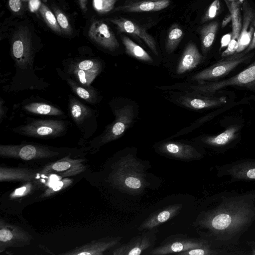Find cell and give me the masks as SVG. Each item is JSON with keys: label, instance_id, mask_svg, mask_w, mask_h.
Segmentation results:
<instances>
[{"label": "cell", "instance_id": "40", "mask_svg": "<svg viewBox=\"0 0 255 255\" xmlns=\"http://www.w3.org/2000/svg\"><path fill=\"white\" fill-rule=\"evenodd\" d=\"M238 48V40L232 38L227 48L222 53L221 57L223 58L234 54L236 53Z\"/></svg>", "mask_w": 255, "mask_h": 255}, {"label": "cell", "instance_id": "32", "mask_svg": "<svg viewBox=\"0 0 255 255\" xmlns=\"http://www.w3.org/2000/svg\"><path fill=\"white\" fill-rule=\"evenodd\" d=\"M183 36V31L177 24L170 27L168 33L165 45V49L168 54L174 52L181 41Z\"/></svg>", "mask_w": 255, "mask_h": 255}, {"label": "cell", "instance_id": "25", "mask_svg": "<svg viewBox=\"0 0 255 255\" xmlns=\"http://www.w3.org/2000/svg\"><path fill=\"white\" fill-rule=\"evenodd\" d=\"M182 208L181 204L165 207L151 214L140 225V231L152 230L177 215Z\"/></svg>", "mask_w": 255, "mask_h": 255}, {"label": "cell", "instance_id": "42", "mask_svg": "<svg viewBox=\"0 0 255 255\" xmlns=\"http://www.w3.org/2000/svg\"><path fill=\"white\" fill-rule=\"evenodd\" d=\"M8 5L10 9L14 12H18L21 7L20 0H9Z\"/></svg>", "mask_w": 255, "mask_h": 255}, {"label": "cell", "instance_id": "28", "mask_svg": "<svg viewBox=\"0 0 255 255\" xmlns=\"http://www.w3.org/2000/svg\"><path fill=\"white\" fill-rule=\"evenodd\" d=\"M37 173L29 169L9 166L0 167V181H27L35 180Z\"/></svg>", "mask_w": 255, "mask_h": 255}, {"label": "cell", "instance_id": "15", "mask_svg": "<svg viewBox=\"0 0 255 255\" xmlns=\"http://www.w3.org/2000/svg\"><path fill=\"white\" fill-rule=\"evenodd\" d=\"M32 236L22 228L0 220V252L9 248L22 247L30 244Z\"/></svg>", "mask_w": 255, "mask_h": 255}, {"label": "cell", "instance_id": "19", "mask_svg": "<svg viewBox=\"0 0 255 255\" xmlns=\"http://www.w3.org/2000/svg\"><path fill=\"white\" fill-rule=\"evenodd\" d=\"M204 58L194 43H188L174 66L173 74L177 77L185 76L199 66Z\"/></svg>", "mask_w": 255, "mask_h": 255}, {"label": "cell", "instance_id": "26", "mask_svg": "<svg viewBox=\"0 0 255 255\" xmlns=\"http://www.w3.org/2000/svg\"><path fill=\"white\" fill-rule=\"evenodd\" d=\"M243 4V25L238 38V48L236 53L242 52L248 48L251 42L254 32V26L252 22L255 12L248 2L245 1Z\"/></svg>", "mask_w": 255, "mask_h": 255}, {"label": "cell", "instance_id": "18", "mask_svg": "<svg viewBox=\"0 0 255 255\" xmlns=\"http://www.w3.org/2000/svg\"><path fill=\"white\" fill-rule=\"evenodd\" d=\"M88 35L98 45L113 52L120 47V43L110 26L102 20L94 21L91 25Z\"/></svg>", "mask_w": 255, "mask_h": 255}, {"label": "cell", "instance_id": "4", "mask_svg": "<svg viewBox=\"0 0 255 255\" xmlns=\"http://www.w3.org/2000/svg\"><path fill=\"white\" fill-rule=\"evenodd\" d=\"M228 87L255 90V61L237 74L226 79L204 82L186 81L163 86V88L166 90H180L213 96L219 90Z\"/></svg>", "mask_w": 255, "mask_h": 255}, {"label": "cell", "instance_id": "2", "mask_svg": "<svg viewBox=\"0 0 255 255\" xmlns=\"http://www.w3.org/2000/svg\"><path fill=\"white\" fill-rule=\"evenodd\" d=\"M37 50L26 28L16 30L11 40L10 52L15 72L8 83L2 87L4 92L17 93L25 90H43L49 86L36 74L34 62Z\"/></svg>", "mask_w": 255, "mask_h": 255}, {"label": "cell", "instance_id": "33", "mask_svg": "<svg viewBox=\"0 0 255 255\" xmlns=\"http://www.w3.org/2000/svg\"><path fill=\"white\" fill-rule=\"evenodd\" d=\"M39 12L45 23L53 31L58 34L62 32L55 15L44 3L40 4Z\"/></svg>", "mask_w": 255, "mask_h": 255}, {"label": "cell", "instance_id": "34", "mask_svg": "<svg viewBox=\"0 0 255 255\" xmlns=\"http://www.w3.org/2000/svg\"><path fill=\"white\" fill-rule=\"evenodd\" d=\"M222 251L215 248L211 245L197 248L177 254L180 255H215L223 254Z\"/></svg>", "mask_w": 255, "mask_h": 255}, {"label": "cell", "instance_id": "5", "mask_svg": "<svg viewBox=\"0 0 255 255\" xmlns=\"http://www.w3.org/2000/svg\"><path fill=\"white\" fill-rule=\"evenodd\" d=\"M144 167L133 155L128 153L116 165L111 177L114 184L126 191L140 192L145 186Z\"/></svg>", "mask_w": 255, "mask_h": 255}, {"label": "cell", "instance_id": "14", "mask_svg": "<svg viewBox=\"0 0 255 255\" xmlns=\"http://www.w3.org/2000/svg\"><path fill=\"white\" fill-rule=\"evenodd\" d=\"M217 176H228L232 182L255 181V158L238 160L217 167Z\"/></svg>", "mask_w": 255, "mask_h": 255}, {"label": "cell", "instance_id": "23", "mask_svg": "<svg viewBox=\"0 0 255 255\" xmlns=\"http://www.w3.org/2000/svg\"><path fill=\"white\" fill-rule=\"evenodd\" d=\"M108 20L115 24L120 32L134 35L141 39L155 56L158 55L154 39L144 28L135 22L123 17L109 18Z\"/></svg>", "mask_w": 255, "mask_h": 255}, {"label": "cell", "instance_id": "10", "mask_svg": "<svg viewBox=\"0 0 255 255\" xmlns=\"http://www.w3.org/2000/svg\"><path fill=\"white\" fill-rule=\"evenodd\" d=\"M168 91L165 98L179 106L200 111L219 107L227 103L225 96H207L180 90Z\"/></svg>", "mask_w": 255, "mask_h": 255}, {"label": "cell", "instance_id": "16", "mask_svg": "<svg viewBox=\"0 0 255 255\" xmlns=\"http://www.w3.org/2000/svg\"><path fill=\"white\" fill-rule=\"evenodd\" d=\"M210 245H211L203 238H188L186 236L179 237L165 240L159 246L152 250L149 254L152 255L177 254L189 250Z\"/></svg>", "mask_w": 255, "mask_h": 255}, {"label": "cell", "instance_id": "22", "mask_svg": "<svg viewBox=\"0 0 255 255\" xmlns=\"http://www.w3.org/2000/svg\"><path fill=\"white\" fill-rule=\"evenodd\" d=\"M58 75L70 87L72 93L86 103L95 105L100 103L103 96L100 91L92 86H85L79 84L60 68H56Z\"/></svg>", "mask_w": 255, "mask_h": 255}, {"label": "cell", "instance_id": "13", "mask_svg": "<svg viewBox=\"0 0 255 255\" xmlns=\"http://www.w3.org/2000/svg\"><path fill=\"white\" fill-rule=\"evenodd\" d=\"M154 147L157 152L178 159L192 160L203 157L202 150L199 146L186 141L167 139L156 143Z\"/></svg>", "mask_w": 255, "mask_h": 255}, {"label": "cell", "instance_id": "12", "mask_svg": "<svg viewBox=\"0 0 255 255\" xmlns=\"http://www.w3.org/2000/svg\"><path fill=\"white\" fill-rule=\"evenodd\" d=\"M12 114H26L66 118V113L58 106L43 99L31 96L12 107Z\"/></svg>", "mask_w": 255, "mask_h": 255}, {"label": "cell", "instance_id": "35", "mask_svg": "<svg viewBox=\"0 0 255 255\" xmlns=\"http://www.w3.org/2000/svg\"><path fill=\"white\" fill-rule=\"evenodd\" d=\"M73 180L71 179L64 178L56 182L52 186L47 188L42 194L41 197H47L51 196L59 191L64 190L71 184Z\"/></svg>", "mask_w": 255, "mask_h": 255}, {"label": "cell", "instance_id": "38", "mask_svg": "<svg viewBox=\"0 0 255 255\" xmlns=\"http://www.w3.org/2000/svg\"><path fill=\"white\" fill-rule=\"evenodd\" d=\"M220 8V0H214L209 6L202 19V22H205L215 18L218 13Z\"/></svg>", "mask_w": 255, "mask_h": 255}, {"label": "cell", "instance_id": "9", "mask_svg": "<svg viewBox=\"0 0 255 255\" xmlns=\"http://www.w3.org/2000/svg\"><path fill=\"white\" fill-rule=\"evenodd\" d=\"M62 65L64 72L85 86H91L105 67L104 62L98 58L66 59Z\"/></svg>", "mask_w": 255, "mask_h": 255}, {"label": "cell", "instance_id": "20", "mask_svg": "<svg viewBox=\"0 0 255 255\" xmlns=\"http://www.w3.org/2000/svg\"><path fill=\"white\" fill-rule=\"evenodd\" d=\"M157 230L153 229L143 232L141 235L131 239L114 250V255H139L143 252L152 247L156 240Z\"/></svg>", "mask_w": 255, "mask_h": 255}, {"label": "cell", "instance_id": "37", "mask_svg": "<svg viewBox=\"0 0 255 255\" xmlns=\"http://www.w3.org/2000/svg\"><path fill=\"white\" fill-rule=\"evenodd\" d=\"M53 9L62 32L66 34H70L72 31L71 27L66 15L58 8L55 7Z\"/></svg>", "mask_w": 255, "mask_h": 255}, {"label": "cell", "instance_id": "46", "mask_svg": "<svg viewBox=\"0 0 255 255\" xmlns=\"http://www.w3.org/2000/svg\"><path fill=\"white\" fill-rule=\"evenodd\" d=\"M81 8L84 12L86 11L87 0H78Z\"/></svg>", "mask_w": 255, "mask_h": 255}, {"label": "cell", "instance_id": "27", "mask_svg": "<svg viewBox=\"0 0 255 255\" xmlns=\"http://www.w3.org/2000/svg\"><path fill=\"white\" fill-rule=\"evenodd\" d=\"M170 0H145L119 6L115 11L128 12H151L162 10L168 7Z\"/></svg>", "mask_w": 255, "mask_h": 255}, {"label": "cell", "instance_id": "30", "mask_svg": "<svg viewBox=\"0 0 255 255\" xmlns=\"http://www.w3.org/2000/svg\"><path fill=\"white\" fill-rule=\"evenodd\" d=\"M218 28V23L214 21L206 25L200 31L201 46L202 54L205 56L212 46Z\"/></svg>", "mask_w": 255, "mask_h": 255}, {"label": "cell", "instance_id": "29", "mask_svg": "<svg viewBox=\"0 0 255 255\" xmlns=\"http://www.w3.org/2000/svg\"><path fill=\"white\" fill-rule=\"evenodd\" d=\"M126 53L132 58L148 65H154V60L142 47L125 35L121 36Z\"/></svg>", "mask_w": 255, "mask_h": 255}, {"label": "cell", "instance_id": "3", "mask_svg": "<svg viewBox=\"0 0 255 255\" xmlns=\"http://www.w3.org/2000/svg\"><path fill=\"white\" fill-rule=\"evenodd\" d=\"M108 105L114 120L107 125L100 134L88 142L87 149L89 150L99 149L102 146L121 138L137 120L139 108L136 102L118 97L112 99Z\"/></svg>", "mask_w": 255, "mask_h": 255}, {"label": "cell", "instance_id": "47", "mask_svg": "<svg viewBox=\"0 0 255 255\" xmlns=\"http://www.w3.org/2000/svg\"><path fill=\"white\" fill-rule=\"evenodd\" d=\"M240 3H243L245 0H238Z\"/></svg>", "mask_w": 255, "mask_h": 255}, {"label": "cell", "instance_id": "21", "mask_svg": "<svg viewBox=\"0 0 255 255\" xmlns=\"http://www.w3.org/2000/svg\"><path fill=\"white\" fill-rule=\"evenodd\" d=\"M82 158H71L69 155L46 165L41 170L44 174L57 173L62 177L77 175L83 172L86 166Z\"/></svg>", "mask_w": 255, "mask_h": 255}, {"label": "cell", "instance_id": "48", "mask_svg": "<svg viewBox=\"0 0 255 255\" xmlns=\"http://www.w3.org/2000/svg\"></svg>", "mask_w": 255, "mask_h": 255}, {"label": "cell", "instance_id": "41", "mask_svg": "<svg viewBox=\"0 0 255 255\" xmlns=\"http://www.w3.org/2000/svg\"><path fill=\"white\" fill-rule=\"evenodd\" d=\"M7 111L8 108L5 105V101L1 97H0V124H1L7 117Z\"/></svg>", "mask_w": 255, "mask_h": 255}, {"label": "cell", "instance_id": "45", "mask_svg": "<svg viewBox=\"0 0 255 255\" xmlns=\"http://www.w3.org/2000/svg\"><path fill=\"white\" fill-rule=\"evenodd\" d=\"M231 21H232V18L230 13L227 14L222 20L221 24L222 27L224 28Z\"/></svg>", "mask_w": 255, "mask_h": 255}, {"label": "cell", "instance_id": "8", "mask_svg": "<svg viewBox=\"0 0 255 255\" xmlns=\"http://www.w3.org/2000/svg\"><path fill=\"white\" fill-rule=\"evenodd\" d=\"M253 54L246 53L244 51L223 57L216 63L191 75L186 81L204 82L217 81L227 75L239 65L249 61L253 57Z\"/></svg>", "mask_w": 255, "mask_h": 255}, {"label": "cell", "instance_id": "31", "mask_svg": "<svg viewBox=\"0 0 255 255\" xmlns=\"http://www.w3.org/2000/svg\"><path fill=\"white\" fill-rule=\"evenodd\" d=\"M230 12L232 22V38L237 39L242 29L240 2L237 0L229 1L224 0Z\"/></svg>", "mask_w": 255, "mask_h": 255}, {"label": "cell", "instance_id": "43", "mask_svg": "<svg viewBox=\"0 0 255 255\" xmlns=\"http://www.w3.org/2000/svg\"><path fill=\"white\" fill-rule=\"evenodd\" d=\"M252 24L254 26V32L253 33V38L250 45L248 48L244 51L245 53H250L252 50L255 49V13L254 14L253 18L252 19Z\"/></svg>", "mask_w": 255, "mask_h": 255}, {"label": "cell", "instance_id": "39", "mask_svg": "<svg viewBox=\"0 0 255 255\" xmlns=\"http://www.w3.org/2000/svg\"><path fill=\"white\" fill-rule=\"evenodd\" d=\"M33 188V184L31 183H29L15 190L11 194L10 196L12 198L22 197L30 192Z\"/></svg>", "mask_w": 255, "mask_h": 255}, {"label": "cell", "instance_id": "7", "mask_svg": "<svg viewBox=\"0 0 255 255\" xmlns=\"http://www.w3.org/2000/svg\"><path fill=\"white\" fill-rule=\"evenodd\" d=\"M68 111L70 117L80 131L79 142L85 144L97 130L98 111L84 104L71 94L68 96Z\"/></svg>", "mask_w": 255, "mask_h": 255}, {"label": "cell", "instance_id": "6", "mask_svg": "<svg viewBox=\"0 0 255 255\" xmlns=\"http://www.w3.org/2000/svg\"><path fill=\"white\" fill-rule=\"evenodd\" d=\"M67 120L34 119L27 117L23 124L11 128L16 134L41 139H50L65 135L71 125Z\"/></svg>", "mask_w": 255, "mask_h": 255}, {"label": "cell", "instance_id": "11", "mask_svg": "<svg viewBox=\"0 0 255 255\" xmlns=\"http://www.w3.org/2000/svg\"><path fill=\"white\" fill-rule=\"evenodd\" d=\"M59 154L52 147L37 143L0 145V156L4 158L31 160L57 156Z\"/></svg>", "mask_w": 255, "mask_h": 255}, {"label": "cell", "instance_id": "17", "mask_svg": "<svg viewBox=\"0 0 255 255\" xmlns=\"http://www.w3.org/2000/svg\"><path fill=\"white\" fill-rule=\"evenodd\" d=\"M239 126L228 127L217 135H203L194 139L195 142L209 147L218 152H223L231 147L239 136Z\"/></svg>", "mask_w": 255, "mask_h": 255}, {"label": "cell", "instance_id": "24", "mask_svg": "<svg viewBox=\"0 0 255 255\" xmlns=\"http://www.w3.org/2000/svg\"><path fill=\"white\" fill-rule=\"evenodd\" d=\"M121 237H112L94 240L86 244L60 254L63 255H103L104 252L117 245Z\"/></svg>", "mask_w": 255, "mask_h": 255}, {"label": "cell", "instance_id": "36", "mask_svg": "<svg viewBox=\"0 0 255 255\" xmlns=\"http://www.w3.org/2000/svg\"><path fill=\"white\" fill-rule=\"evenodd\" d=\"M117 0H93V5L98 13L103 14L114 9Z\"/></svg>", "mask_w": 255, "mask_h": 255}, {"label": "cell", "instance_id": "44", "mask_svg": "<svg viewBox=\"0 0 255 255\" xmlns=\"http://www.w3.org/2000/svg\"><path fill=\"white\" fill-rule=\"evenodd\" d=\"M232 32L226 34L222 37L221 40V46L220 48V50H221V49H222L223 48L228 46L232 39Z\"/></svg>", "mask_w": 255, "mask_h": 255}, {"label": "cell", "instance_id": "1", "mask_svg": "<svg viewBox=\"0 0 255 255\" xmlns=\"http://www.w3.org/2000/svg\"><path fill=\"white\" fill-rule=\"evenodd\" d=\"M202 238L216 249L237 245L255 225V189L223 191L213 195L196 222Z\"/></svg>", "mask_w": 255, "mask_h": 255}]
</instances>
